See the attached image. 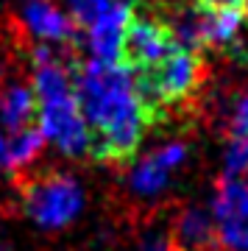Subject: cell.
<instances>
[{
  "label": "cell",
  "instance_id": "cell-8",
  "mask_svg": "<svg viewBox=\"0 0 248 251\" xmlns=\"http://www.w3.org/2000/svg\"><path fill=\"white\" fill-rule=\"evenodd\" d=\"M134 20L131 3H112L95 23L87 25V50L95 62L123 64L125 34Z\"/></svg>",
  "mask_w": 248,
  "mask_h": 251
},
{
  "label": "cell",
  "instance_id": "cell-13",
  "mask_svg": "<svg viewBox=\"0 0 248 251\" xmlns=\"http://www.w3.org/2000/svg\"><path fill=\"white\" fill-rule=\"evenodd\" d=\"M64 3H67V14L75 20V25H89L117 0H64Z\"/></svg>",
  "mask_w": 248,
  "mask_h": 251
},
{
  "label": "cell",
  "instance_id": "cell-7",
  "mask_svg": "<svg viewBox=\"0 0 248 251\" xmlns=\"http://www.w3.org/2000/svg\"><path fill=\"white\" fill-rule=\"evenodd\" d=\"M173 48H178V39L173 36L168 20L134 11V20L128 25L125 48H123V64L128 70L151 67L159 59H165Z\"/></svg>",
  "mask_w": 248,
  "mask_h": 251
},
{
  "label": "cell",
  "instance_id": "cell-12",
  "mask_svg": "<svg viewBox=\"0 0 248 251\" xmlns=\"http://www.w3.org/2000/svg\"><path fill=\"white\" fill-rule=\"evenodd\" d=\"M45 137L36 126H28L23 131H14L6 140V159H3V168H9L11 173H23L34 165L45 151Z\"/></svg>",
  "mask_w": 248,
  "mask_h": 251
},
{
  "label": "cell",
  "instance_id": "cell-3",
  "mask_svg": "<svg viewBox=\"0 0 248 251\" xmlns=\"http://www.w3.org/2000/svg\"><path fill=\"white\" fill-rule=\"evenodd\" d=\"M131 73L145 106L156 120V117H165L168 112H173L176 106H181V103L193 98L198 87H201V81H204L206 70L201 56L195 50L178 45L156 64Z\"/></svg>",
  "mask_w": 248,
  "mask_h": 251
},
{
  "label": "cell",
  "instance_id": "cell-6",
  "mask_svg": "<svg viewBox=\"0 0 248 251\" xmlns=\"http://www.w3.org/2000/svg\"><path fill=\"white\" fill-rule=\"evenodd\" d=\"M209 215L221 251H248V179L223 176L215 184Z\"/></svg>",
  "mask_w": 248,
  "mask_h": 251
},
{
  "label": "cell",
  "instance_id": "cell-17",
  "mask_svg": "<svg viewBox=\"0 0 248 251\" xmlns=\"http://www.w3.org/2000/svg\"><path fill=\"white\" fill-rule=\"evenodd\" d=\"M246 28H248V0H246Z\"/></svg>",
  "mask_w": 248,
  "mask_h": 251
},
{
  "label": "cell",
  "instance_id": "cell-9",
  "mask_svg": "<svg viewBox=\"0 0 248 251\" xmlns=\"http://www.w3.org/2000/svg\"><path fill=\"white\" fill-rule=\"evenodd\" d=\"M23 28L34 42L50 45H70L75 39V20L50 0H25L23 6Z\"/></svg>",
  "mask_w": 248,
  "mask_h": 251
},
{
  "label": "cell",
  "instance_id": "cell-20",
  "mask_svg": "<svg viewBox=\"0 0 248 251\" xmlns=\"http://www.w3.org/2000/svg\"><path fill=\"white\" fill-rule=\"evenodd\" d=\"M140 3H145V0H140Z\"/></svg>",
  "mask_w": 248,
  "mask_h": 251
},
{
  "label": "cell",
  "instance_id": "cell-16",
  "mask_svg": "<svg viewBox=\"0 0 248 251\" xmlns=\"http://www.w3.org/2000/svg\"><path fill=\"white\" fill-rule=\"evenodd\" d=\"M3 159H6V137L0 131V168H3Z\"/></svg>",
  "mask_w": 248,
  "mask_h": 251
},
{
  "label": "cell",
  "instance_id": "cell-2",
  "mask_svg": "<svg viewBox=\"0 0 248 251\" xmlns=\"http://www.w3.org/2000/svg\"><path fill=\"white\" fill-rule=\"evenodd\" d=\"M34 95H36V128L45 143L53 145L62 156H84L92 151L89 126L84 120L75 84L50 45L34 48Z\"/></svg>",
  "mask_w": 248,
  "mask_h": 251
},
{
  "label": "cell",
  "instance_id": "cell-15",
  "mask_svg": "<svg viewBox=\"0 0 248 251\" xmlns=\"http://www.w3.org/2000/svg\"><path fill=\"white\" fill-rule=\"evenodd\" d=\"M134 251H178V249H176V243L170 240L168 234L151 232V234H145V237L137 243V249Z\"/></svg>",
  "mask_w": 248,
  "mask_h": 251
},
{
  "label": "cell",
  "instance_id": "cell-4",
  "mask_svg": "<svg viewBox=\"0 0 248 251\" xmlns=\"http://www.w3.org/2000/svg\"><path fill=\"white\" fill-rule=\"evenodd\" d=\"M23 212L36 229L59 232L75 221L87 206V193L73 173L50 171L39 173L23 184L20 193Z\"/></svg>",
  "mask_w": 248,
  "mask_h": 251
},
{
  "label": "cell",
  "instance_id": "cell-1",
  "mask_svg": "<svg viewBox=\"0 0 248 251\" xmlns=\"http://www.w3.org/2000/svg\"><path fill=\"white\" fill-rule=\"evenodd\" d=\"M84 120L92 137V156L100 162L131 159L153 123L134 73L125 64H103L89 59L73 73Z\"/></svg>",
  "mask_w": 248,
  "mask_h": 251
},
{
  "label": "cell",
  "instance_id": "cell-18",
  "mask_svg": "<svg viewBox=\"0 0 248 251\" xmlns=\"http://www.w3.org/2000/svg\"><path fill=\"white\" fill-rule=\"evenodd\" d=\"M0 78H3V59H0Z\"/></svg>",
  "mask_w": 248,
  "mask_h": 251
},
{
  "label": "cell",
  "instance_id": "cell-11",
  "mask_svg": "<svg viewBox=\"0 0 248 251\" xmlns=\"http://www.w3.org/2000/svg\"><path fill=\"white\" fill-rule=\"evenodd\" d=\"M36 120V95L34 87L23 81H9L0 87V131L14 134L23 131Z\"/></svg>",
  "mask_w": 248,
  "mask_h": 251
},
{
  "label": "cell",
  "instance_id": "cell-10",
  "mask_svg": "<svg viewBox=\"0 0 248 251\" xmlns=\"http://www.w3.org/2000/svg\"><path fill=\"white\" fill-rule=\"evenodd\" d=\"M170 240L176 243L178 251H218V237H215V224L209 209H204V206L178 209Z\"/></svg>",
  "mask_w": 248,
  "mask_h": 251
},
{
  "label": "cell",
  "instance_id": "cell-19",
  "mask_svg": "<svg viewBox=\"0 0 248 251\" xmlns=\"http://www.w3.org/2000/svg\"><path fill=\"white\" fill-rule=\"evenodd\" d=\"M0 251H9V249H3V246H0Z\"/></svg>",
  "mask_w": 248,
  "mask_h": 251
},
{
  "label": "cell",
  "instance_id": "cell-5",
  "mask_svg": "<svg viewBox=\"0 0 248 251\" xmlns=\"http://www.w3.org/2000/svg\"><path fill=\"white\" fill-rule=\"evenodd\" d=\"M187 159H190V145L184 140H168V143H159L156 148L137 156L125 173V184L131 190V196L142 198V201L159 198L181 173Z\"/></svg>",
  "mask_w": 248,
  "mask_h": 251
},
{
  "label": "cell",
  "instance_id": "cell-14",
  "mask_svg": "<svg viewBox=\"0 0 248 251\" xmlns=\"http://www.w3.org/2000/svg\"><path fill=\"white\" fill-rule=\"evenodd\" d=\"M229 128L231 137H248V90L240 92L229 109Z\"/></svg>",
  "mask_w": 248,
  "mask_h": 251
}]
</instances>
